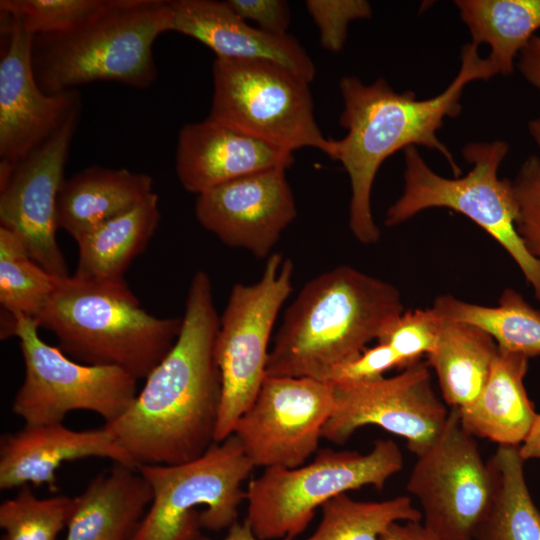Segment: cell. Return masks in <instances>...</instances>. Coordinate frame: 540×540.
<instances>
[{
  "instance_id": "cell-13",
  "label": "cell",
  "mask_w": 540,
  "mask_h": 540,
  "mask_svg": "<svg viewBox=\"0 0 540 540\" xmlns=\"http://www.w3.org/2000/svg\"><path fill=\"white\" fill-rule=\"evenodd\" d=\"M333 389V410L322 438L338 445L357 429L376 425L402 437L417 456L434 443L449 416L432 387L428 364L421 361L392 377L337 382Z\"/></svg>"
},
{
  "instance_id": "cell-4",
  "label": "cell",
  "mask_w": 540,
  "mask_h": 540,
  "mask_svg": "<svg viewBox=\"0 0 540 540\" xmlns=\"http://www.w3.org/2000/svg\"><path fill=\"white\" fill-rule=\"evenodd\" d=\"M58 347L80 363L118 367L146 379L170 351L181 318H160L141 307L126 281L60 279L35 318Z\"/></svg>"
},
{
  "instance_id": "cell-7",
  "label": "cell",
  "mask_w": 540,
  "mask_h": 540,
  "mask_svg": "<svg viewBox=\"0 0 540 540\" xmlns=\"http://www.w3.org/2000/svg\"><path fill=\"white\" fill-rule=\"evenodd\" d=\"M402 468V452L391 439L376 440L365 454L322 449L308 464L268 467L251 479L245 520L260 540L293 539L330 499L365 486L382 490Z\"/></svg>"
},
{
  "instance_id": "cell-9",
  "label": "cell",
  "mask_w": 540,
  "mask_h": 540,
  "mask_svg": "<svg viewBox=\"0 0 540 540\" xmlns=\"http://www.w3.org/2000/svg\"><path fill=\"white\" fill-rule=\"evenodd\" d=\"M209 118L294 151L311 147L335 153L314 117L307 80L262 60L216 58Z\"/></svg>"
},
{
  "instance_id": "cell-35",
  "label": "cell",
  "mask_w": 540,
  "mask_h": 540,
  "mask_svg": "<svg viewBox=\"0 0 540 540\" xmlns=\"http://www.w3.org/2000/svg\"><path fill=\"white\" fill-rule=\"evenodd\" d=\"M306 8L319 29L321 45L334 53L342 50L349 24L372 15L366 0H308Z\"/></svg>"
},
{
  "instance_id": "cell-19",
  "label": "cell",
  "mask_w": 540,
  "mask_h": 540,
  "mask_svg": "<svg viewBox=\"0 0 540 540\" xmlns=\"http://www.w3.org/2000/svg\"><path fill=\"white\" fill-rule=\"evenodd\" d=\"M89 457L107 458L137 468L104 426L73 430L63 423L25 425L2 435L0 440V489L20 488L29 483L46 484L56 491V470L61 464Z\"/></svg>"
},
{
  "instance_id": "cell-34",
  "label": "cell",
  "mask_w": 540,
  "mask_h": 540,
  "mask_svg": "<svg viewBox=\"0 0 540 540\" xmlns=\"http://www.w3.org/2000/svg\"><path fill=\"white\" fill-rule=\"evenodd\" d=\"M512 182L518 205L517 232L540 263V158L528 156Z\"/></svg>"
},
{
  "instance_id": "cell-1",
  "label": "cell",
  "mask_w": 540,
  "mask_h": 540,
  "mask_svg": "<svg viewBox=\"0 0 540 540\" xmlns=\"http://www.w3.org/2000/svg\"><path fill=\"white\" fill-rule=\"evenodd\" d=\"M219 328L209 275L198 270L187 291L179 335L141 391L104 427L135 465H177L215 443L222 380L215 357Z\"/></svg>"
},
{
  "instance_id": "cell-37",
  "label": "cell",
  "mask_w": 540,
  "mask_h": 540,
  "mask_svg": "<svg viewBox=\"0 0 540 540\" xmlns=\"http://www.w3.org/2000/svg\"><path fill=\"white\" fill-rule=\"evenodd\" d=\"M245 21H253L266 32L285 35L290 23L289 5L283 0H227Z\"/></svg>"
},
{
  "instance_id": "cell-42",
  "label": "cell",
  "mask_w": 540,
  "mask_h": 540,
  "mask_svg": "<svg viewBox=\"0 0 540 540\" xmlns=\"http://www.w3.org/2000/svg\"><path fill=\"white\" fill-rule=\"evenodd\" d=\"M528 131L533 141L540 148V116L528 122Z\"/></svg>"
},
{
  "instance_id": "cell-11",
  "label": "cell",
  "mask_w": 540,
  "mask_h": 540,
  "mask_svg": "<svg viewBox=\"0 0 540 540\" xmlns=\"http://www.w3.org/2000/svg\"><path fill=\"white\" fill-rule=\"evenodd\" d=\"M14 319L25 376L11 409L25 425L62 423L75 410L94 412L106 424L128 410L138 394L137 378L118 367L74 361L41 339L35 319Z\"/></svg>"
},
{
  "instance_id": "cell-40",
  "label": "cell",
  "mask_w": 540,
  "mask_h": 540,
  "mask_svg": "<svg viewBox=\"0 0 540 540\" xmlns=\"http://www.w3.org/2000/svg\"><path fill=\"white\" fill-rule=\"evenodd\" d=\"M518 448L524 461L540 459V412L537 413L531 430Z\"/></svg>"
},
{
  "instance_id": "cell-6",
  "label": "cell",
  "mask_w": 540,
  "mask_h": 540,
  "mask_svg": "<svg viewBox=\"0 0 540 540\" xmlns=\"http://www.w3.org/2000/svg\"><path fill=\"white\" fill-rule=\"evenodd\" d=\"M508 152L509 145L503 140L470 142L462 154L471 169L461 178H446L428 166L416 146L406 148L403 192L388 208L384 222L386 226H397L436 207L466 216L512 257L540 303V263L517 232L513 182L498 176Z\"/></svg>"
},
{
  "instance_id": "cell-5",
  "label": "cell",
  "mask_w": 540,
  "mask_h": 540,
  "mask_svg": "<svg viewBox=\"0 0 540 540\" xmlns=\"http://www.w3.org/2000/svg\"><path fill=\"white\" fill-rule=\"evenodd\" d=\"M167 31H173L170 1L109 0L71 30L33 36L36 82L46 94L96 81L147 88L157 78L153 43Z\"/></svg>"
},
{
  "instance_id": "cell-15",
  "label": "cell",
  "mask_w": 540,
  "mask_h": 540,
  "mask_svg": "<svg viewBox=\"0 0 540 540\" xmlns=\"http://www.w3.org/2000/svg\"><path fill=\"white\" fill-rule=\"evenodd\" d=\"M81 102L40 146L0 175V224L15 234L29 256L58 279L68 267L56 240L57 200L64 181Z\"/></svg>"
},
{
  "instance_id": "cell-24",
  "label": "cell",
  "mask_w": 540,
  "mask_h": 540,
  "mask_svg": "<svg viewBox=\"0 0 540 540\" xmlns=\"http://www.w3.org/2000/svg\"><path fill=\"white\" fill-rule=\"evenodd\" d=\"M159 198L152 193L131 210L95 227L81 237L73 275L90 280L121 282L132 261L142 254L160 222Z\"/></svg>"
},
{
  "instance_id": "cell-22",
  "label": "cell",
  "mask_w": 540,
  "mask_h": 540,
  "mask_svg": "<svg viewBox=\"0 0 540 540\" xmlns=\"http://www.w3.org/2000/svg\"><path fill=\"white\" fill-rule=\"evenodd\" d=\"M528 363L525 355L498 348L480 394L467 407L457 409L468 433L498 446L522 444L537 416L524 386Z\"/></svg>"
},
{
  "instance_id": "cell-8",
  "label": "cell",
  "mask_w": 540,
  "mask_h": 540,
  "mask_svg": "<svg viewBox=\"0 0 540 540\" xmlns=\"http://www.w3.org/2000/svg\"><path fill=\"white\" fill-rule=\"evenodd\" d=\"M254 468L234 434L186 463L139 465L153 499L131 540H194L201 527L229 529L237 522L246 499L242 485Z\"/></svg>"
},
{
  "instance_id": "cell-3",
  "label": "cell",
  "mask_w": 540,
  "mask_h": 540,
  "mask_svg": "<svg viewBox=\"0 0 540 540\" xmlns=\"http://www.w3.org/2000/svg\"><path fill=\"white\" fill-rule=\"evenodd\" d=\"M393 284L339 265L304 284L274 338L267 375L329 382L403 313Z\"/></svg>"
},
{
  "instance_id": "cell-2",
  "label": "cell",
  "mask_w": 540,
  "mask_h": 540,
  "mask_svg": "<svg viewBox=\"0 0 540 540\" xmlns=\"http://www.w3.org/2000/svg\"><path fill=\"white\" fill-rule=\"evenodd\" d=\"M478 48L472 42L462 46L458 73L445 90L428 99H418L411 90L397 92L382 77L370 84L356 76L341 78L344 108L340 125L347 133L335 140L333 160L339 161L349 176V228L361 244L372 245L380 238L372 215L371 191L380 166L395 152L410 146L435 150L448 161L455 177L460 175L459 166L437 132L446 118L460 114V100L469 83L497 75Z\"/></svg>"
},
{
  "instance_id": "cell-28",
  "label": "cell",
  "mask_w": 540,
  "mask_h": 540,
  "mask_svg": "<svg viewBox=\"0 0 540 540\" xmlns=\"http://www.w3.org/2000/svg\"><path fill=\"white\" fill-rule=\"evenodd\" d=\"M432 307L443 318L482 329L499 349L529 359L540 355V311L512 288L501 293L494 307L469 303L449 294L438 296Z\"/></svg>"
},
{
  "instance_id": "cell-25",
  "label": "cell",
  "mask_w": 540,
  "mask_h": 540,
  "mask_svg": "<svg viewBox=\"0 0 540 540\" xmlns=\"http://www.w3.org/2000/svg\"><path fill=\"white\" fill-rule=\"evenodd\" d=\"M497 353L495 340L482 329L441 317L437 342L426 363L451 409L467 407L477 398Z\"/></svg>"
},
{
  "instance_id": "cell-26",
  "label": "cell",
  "mask_w": 540,
  "mask_h": 540,
  "mask_svg": "<svg viewBox=\"0 0 540 540\" xmlns=\"http://www.w3.org/2000/svg\"><path fill=\"white\" fill-rule=\"evenodd\" d=\"M471 42L487 44V56L496 74L514 73L516 60L540 29V0H456Z\"/></svg>"
},
{
  "instance_id": "cell-33",
  "label": "cell",
  "mask_w": 540,
  "mask_h": 540,
  "mask_svg": "<svg viewBox=\"0 0 540 540\" xmlns=\"http://www.w3.org/2000/svg\"><path fill=\"white\" fill-rule=\"evenodd\" d=\"M441 317L433 307L403 311L379 335L377 343L391 347L402 363V369L428 355L437 342Z\"/></svg>"
},
{
  "instance_id": "cell-20",
  "label": "cell",
  "mask_w": 540,
  "mask_h": 540,
  "mask_svg": "<svg viewBox=\"0 0 540 540\" xmlns=\"http://www.w3.org/2000/svg\"><path fill=\"white\" fill-rule=\"evenodd\" d=\"M173 31L209 47L216 58L262 60L281 65L308 82L316 73L306 50L291 35L251 26L226 1L173 0Z\"/></svg>"
},
{
  "instance_id": "cell-23",
  "label": "cell",
  "mask_w": 540,
  "mask_h": 540,
  "mask_svg": "<svg viewBox=\"0 0 540 540\" xmlns=\"http://www.w3.org/2000/svg\"><path fill=\"white\" fill-rule=\"evenodd\" d=\"M152 193L153 179L146 173L126 168L88 167L64 179L57 200L58 227L77 242Z\"/></svg>"
},
{
  "instance_id": "cell-38",
  "label": "cell",
  "mask_w": 540,
  "mask_h": 540,
  "mask_svg": "<svg viewBox=\"0 0 540 540\" xmlns=\"http://www.w3.org/2000/svg\"><path fill=\"white\" fill-rule=\"evenodd\" d=\"M516 67L540 94V36L534 35L520 51Z\"/></svg>"
},
{
  "instance_id": "cell-18",
  "label": "cell",
  "mask_w": 540,
  "mask_h": 540,
  "mask_svg": "<svg viewBox=\"0 0 540 540\" xmlns=\"http://www.w3.org/2000/svg\"><path fill=\"white\" fill-rule=\"evenodd\" d=\"M293 162V151L209 117L178 134L176 174L196 195L250 174L287 170Z\"/></svg>"
},
{
  "instance_id": "cell-32",
  "label": "cell",
  "mask_w": 540,
  "mask_h": 540,
  "mask_svg": "<svg viewBox=\"0 0 540 540\" xmlns=\"http://www.w3.org/2000/svg\"><path fill=\"white\" fill-rule=\"evenodd\" d=\"M109 0H1L0 12L17 19L33 36L71 30Z\"/></svg>"
},
{
  "instance_id": "cell-30",
  "label": "cell",
  "mask_w": 540,
  "mask_h": 540,
  "mask_svg": "<svg viewBox=\"0 0 540 540\" xmlns=\"http://www.w3.org/2000/svg\"><path fill=\"white\" fill-rule=\"evenodd\" d=\"M321 511L318 528L305 540H381L391 524L422 519L421 511L405 495L375 502L343 493L324 503Z\"/></svg>"
},
{
  "instance_id": "cell-14",
  "label": "cell",
  "mask_w": 540,
  "mask_h": 540,
  "mask_svg": "<svg viewBox=\"0 0 540 540\" xmlns=\"http://www.w3.org/2000/svg\"><path fill=\"white\" fill-rule=\"evenodd\" d=\"M333 405L331 382L266 375L233 434L255 467L297 468L317 452Z\"/></svg>"
},
{
  "instance_id": "cell-27",
  "label": "cell",
  "mask_w": 540,
  "mask_h": 540,
  "mask_svg": "<svg viewBox=\"0 0 540 540\" xmlns=\"http://www.w3.org/2000/svg\"><path fill=\"white\" fill-rule=\"evenodd\" d=\"M518 447L499 445L489 459L493 494L475 540H540V510L529 492Z\"/></svg>"
},
{
  "instance_id": "cell-21",
  "label": "cell",
  "mask_w": 540,
  "mask_h": 540,
  "mask_svg": "<svg viewBox=\"0 0 540 540\" xmlns=\"http://www.w3.org/2000/svg\"><path fill=\"white\" fill-rule=\"evenodd\" d=\"M152 499L137 468L113 463L74 497L64 540H131Z\"/></svg>"
},
{
  "instance_id": "cell-10",
  "label": "cell",
  "mask_w": 540,
  "mask_h": 540,
  "mask_svg": "<svg viewBox=\"0 0 540 540\" xmlns=\"http://www.w3.org/2000/svg\"><path fill=\"white\" fill-rule=\"evenodd\" d=\"M294 265L272 253L259 280L236 283L219 316L215 357L222 380V398L215 442L233 434L236 422L253 404L267 375L270 336L292 292Z\"/></svg>"
},
{
  "instance_id": "cell-12",
  "label": "cell",
  "mask_w": 540,
  "mask_h": 540,
  "mask_svg": "<svg viewBox=\"0 0 540 540\" xmlns=\"http://www.w3.org/2000/svg\"><path fill=\"white\" fill-rule=\"evenodd\" d=\"M492 467L457 409L431 446L416 456L406 490L422 508L424 525L439 540H475L491 502Z\"/></svg>"
},
{
  "instance_id": "cell-16",
  "label": "cell",
  "mask_w": 540,
  "mask_h": 540,
  "mask_svg": "<svg viewBox=\"0 0 540 540\" xmlns=\"http://www.w3.org/2000/svg\"><path fill=\"white\" fill-rule=\"evenodd\" d=\"M4 50L0 58V175L40 146L80 103L75 90L46 94L32 67L30 34L1 12Z\"/></svg>"
},
{
  "instance_id": "cell-29",
  "label": "cell",
  "mask_w": 540,
  "mask_h": 540,
  "mask_svg": "<svg viewBox=\"0 0 540 540\" xmlns=\"http://www.w3.org/2000/svg\"><path fill=\"white\" fill-rule=\"evenodd\" d=\"M59 281L29 256L15 234L0 226L1 339L13 336L16 316L35 319Z\"/></svg>"
},
{
  "instance_id": "cell-17",
  "label": "cell",
  "mask_w": 540,
  "mask_h": 540,
  "mask_svg": "<svg viewBox=\"0 0 540 540\" xmlns=\"http://www.w3.org/2000/svg\"><path fill=\"white\" fill-rule=\"evenodd\" d=\"M285 172L261 171L198 194L197 221L226 246L267 259L297 215Z\"/></svg>"
},
{
  "instance_id": "cell-31",
  "label": "cell",
  "mask_w": 540,
  "mask_h": 540,
  "mask_svg": "<svg viewBox=\"0 0 540 540\" xmlns=\"http://www.w3.org/2000/svg\"><path fill=\"white\" fill-rule=\"evenodd\" d=\"M74 497L37 498L28 485L0 505L1 540H57L67 526Z\"/></svg>"
},
{
  "instance_id": "cell-41",
  "label": "cell",
  "mask_w": 540,
  "mask_h": 540,
  "mask_svg": "<svg viewBox=\"0 0 540 540\" xmlns=\"http://www.w3.org/2000/svg\"><path fill=\"white\" fill-rule=\"evenodd\" d=\"M194 540H210L200 535ZM222 540H260L252 531L250 525L246 520L242 523L236 522L229 529L226 537ZM283 540H293L291 538H285Z\"/></svg>"
},
{
  "instance_id": "cell-36",
  "label": "cell",
  "mask_w": 540,
  "mask_h": 540,
  "mask_svg": "<svg viewBox=\"0 0 540 540\" xmlns=\"http://www.w3.org/2000/svg\"><path fill=\"white\" fill-rule=\"evenodd\" d=\"M393 368L402 369V363L394 350L384 343L366 348L353 360L339 366L332 373L329 382H359L383 377Z\"/></svg>"
},
{
  "instance_id": "cell-39",
  "label": "cell",
  "mask_w": 540,
  "mask_h": 540,
  "mask_svg": "<svg viewBox=\"0 0 540 540\" xmlns=\"http://www.w3.org/2000/svg\"><path fill=\"white\" fill-rule=\"evenodd\" d=\"M381 540H439L420 521L396 522L381 536Z\"/></svg>"
}]
</instances>
